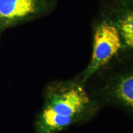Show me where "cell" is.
<instances>
[{"instance_id": "7a4b0ae2", "label": "cell", "mask_w": 133, "mask_h": 133, "mask_svg": "<svg viewBox=\"0 0 133 133\" xmlns=\"http://www.w3.org/2000/svg\"><path fill=\"white\" fill-rule=\"evenodd\" d=\"M85 87L89 98L99 109L110 105L132 114L133 71L130 65L108 73L97 84L92 87L85 84Z\"/></svg>"}, {"instance_id": "6da1fadb", "label": "cell", "mask_w": 133, "mask_h": 133, "mask_svg": "<svg viewBox=\"0 0 133 133\" xmlns=\"http://www.w3.org/2000/svg\"><path fill=\"white\" fill-rule=\"evenodd\" d=\"M43 99L34 122L35 133H59L88 121L100 109L89 98L79 75L48 83L43 91Z\"/></svg>"}, {"instance_id": "5b68a950", "label": "cell", "mask_w": 133, "mask_h": 133, "mask_svg": "<svg viewBox=\"0 0 133 133\" xmlns=\"http://www.w3.org/2000/svg\"><path fill=\"white\" fill-rule=\"evenodd\" d=\"M118 31L122 43V52L133 48V0H114L109 11Z\"/></svg>"}, {"instance_id": "8992f818", "label": "cell", "mask_w": 133, "mask_h": 133, "mask_svg": "<svg viewBox=\"0 0 133 133\" xmlns=\"http://www.w3.org/2000/svg\"><path fill=\"white\" fill-rule=\"evenodd\" d=\"M1 33H1V31H0V36H1Z\"/></svg>"}, {"instance_id": "277c9868", "label": "cell", "mask_w": 133, "mask_h": 133, "mask_svg": "<svg viewBox=\"0 0 133 133\" xmlns=\"http://www.w3.org/2000/svg\"><path fill=\"white\" fill-rule=\"evenodd\" d=\"M57 0H0V31L51 14Z\"/></svg>"}, {"instance_id": "3957f363", "label": "cell", "mask_w": 133, "mask_h": 133, "mask_svg": "<svg viewBox=\"0 0 133 133\" xmlns=\"http://www.w3.org/2000/svg\"><path fill=\"white\" fill-rule=\"evenodd\" d=\"M122 43L109 12H105L93 30L92 52L89 64L79 75L86 83L91 77L121 54Z\"/></svg>"}]
</instances>
